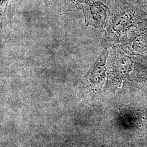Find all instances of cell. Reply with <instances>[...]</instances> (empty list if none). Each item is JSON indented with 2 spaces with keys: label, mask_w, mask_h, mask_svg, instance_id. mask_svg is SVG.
<instances>
[{
  "label": "cell",
  "mask_w": 147,
  "mask_h": 147,
  "mask_svg": "<svg viewBox=\"0 0 147 147\" xmlns=\"http://www.w3.org/2000/svg\"><path fill=\"white\" fill-rule=\"evenodd\" d=\"M85 24L103 31L108 26L110 17L109 8L99 1L85 3L83 6Z\"/></svg>",
  "instance_id": "3957f363"
},
{
  "label": "cell",
  "mask_w": 147,
  "mask_h": 147,
  "mask_svg": "<svg viewBox=\"0 0 147 147\" xmlns=\"http://www.w3.org/2000/svg\"><path fill=\"white\" fill-rule=\"evenodd\" d=\"M133 20V9L118 7L110 16L106 28V39L108 42L119 41L121 36L131 26Z\"/></svg>",
  "instance_id": "7a4b0ae2"
},
{
  "label": "cell",
  "mask_w": 147,
  "mask_h": 147,
  "mask_svg": "<svg viewBox=\"0 0 147 147\" xmlns=\"http://www.w3.org/2000/svg\"><path fill=\"white\" fill-rule=\"evenodd\" d=\"M98 1V0H86V2H93V1Z\"/></svg>",
  "instance_id": "52a82bcc"
},
{
  "label": "cell",
  "mask_w": 147,
  "mask_h": 147,
  "mask_svg": "<svg viewBox=\"0 0 147 147\" xmlns=\"http://www.w3.org/2000/svg\"><path fill=\"white\" fill-rule=\"evenodd\" d=\"M131 59L119 53H114L109 65L108 77L111 82L121 84L128 77L132 68Z\"/></svg>",
  "instance_id": "277c9868"
},
{
  "label": "cell",
  "mask_w": 147,
  "mask_h": 147,
  "mask_svg": "<svg viewBox=\"0 0 147 147\" xmlns=\"http://www.w3.org/2000/svg\"><path fill=\"white\" fill-rule=\"evenodd\" d=\"M108 53L107 49H105L82 80L83 87L86 92L95 94L99 92L105 84L107 77L106 59Z\"/></svg>",
  "instance_id": "6da1fadb"
},
{
  "label": "cell",
  "mask_w": 147,
  "mask_h": 147,
  "mask_svg": "<svg viewBox=\"0 0 147 147\" xmlns=\"http://www.w3.org/2000/svg\"><path fill=\"white\" fill-rule=\"evenodd\" d=\"M102 147H107V144L106 143L103 144V145L102 146Z\"/></svg>",
  "instance_id": "ba28073f"
},
{
  "label": "cell",
  "mask_w": 147,
  "mask_h": 147,
  "mask_svg": "<svg viewBox=\"0 0 147 147\" xmlns=\"http://www.w3.org/2000/svg\"><path fill=\"white\" fill-rule=\"evenodd\" d=\"M59 1L62 2L73 9L78 10H82L84 5L86 3V0H59Z\"/></svg>",
  "instance_id": "5b68a950"
},
{
  "label": "cell",
  "mask_w": 147,
  "mask_h": 147,
  "mask_svg": "<svg viewBox=\"0 0 147 147\" xmlns=\"http://www.w3.org/2000/svg\"><path fill=\"white\" fill-rule=\"evenodd\" d=\"M11 0H1L0 1V10L1 16H5L7 6Z\"/></svg>",
  "instance_id": "8992f818"
}]
</instances>
